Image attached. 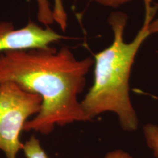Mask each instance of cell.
<instances>
[{
  "instance_id": "1",
  "label": "cell",
  "mask_w": 158,
  "mask_h": 158,
  "mask_svg": "<svg viewBox=\"0 0 158 158\" xmlns=\"http://www.w3.org/2000/svg\"><path fill=\"white\" fill-rule=\"evenodd\" d=\"M94 62L91 57L77 59L66 47L1 53L0 84L14 82L42 98L39 113L26 122L23 130L47 135L56 124L90 121L78 95L84 90L86 76Z\"/></svg>"
},
{
  "instance_id": "2",
  "label": "cell",
  "mask_w": 158,
  "mask_h": 158,
  "mask_svg": "<svg viewBox=\"0 0 158 158\" xmlns=\"http://www.w3.org/2000/svg\"><path fill=\"white\" fill-rule=\"evenodd\" d=\"M143 1V24L132 42L125 43L124 40L127 15L122 12L109 15L108 22L114 32L113 43L94 55V83L81 102L90 120L103 112H114L122 127L128 131L137 129L138 124L130 98V72L138 50L151 35L149 27L158 10L154 0Z\"/></svg>"
},
{
  "instance_id": "3",
  "label": "cell",
  "mask_w": 158,
  "mask_h": 158,
  "mask_svg": "<svg viewBox=\"0 0 158 158\" xmlns=\"http://www.w3.org/2000/svg\"><path fill=\"white\" fill-rule=\"evenodd\" d=\"M42 98L12 81L0 84V149L16 158L23 143L20 135L29 117L40 110Z\"/></svg>"
},
{
  "instance_id": "4",
  "label": "cell",
  "mask_w": 158,
  "mask_h": 158,
  "mask_svg": "<svg viewBox=\"0 0 158 158\" xmlns=\"http://www.w3.org/2000/svg\"><path fill=\"white\" fill-rule=\"evenodd\" d=\"M68 38L50 27H42L32 21L15 29L8 21L0 22V54L8 51L45 48L52 43Z\"/></svg>"
},
{
  "instance_id": "5",
  "label": "cell",
  "mask_w": 158,
  "mask_h": 158,
  "mask_svg": "<svg viewBox=\"0 0 158 158\" xmlns=\"http://www.w3.org/2000/svg\"><path fill=\"white\" fill-rule=\"evenodd\" d=\"M37 4V20L45 27H50L55 22L53 7L49 0H35Z\"/></svg>"
},
{
  "instance_id": "6",
  "label": "cell",
  "mask_w": 158,
  "mask_h": 158,
  "mask_svg": "<svg viewBox=\"0 0 158 158\" xmlns=\"http://www.w3.org/2000/svg\"><path fill=\"white\" fill-rule=\"evenodd\" d=\"M22 150L27 158H48L40 146L39 140L34 135L23 143Z\"/></svg>"
},
{
  "instance_id": "7",
  "label": "cell",
  "mask_w": 158,
  "mask_h": 158,
  "mask_svg": "<svg viewBox=\"0 0 158 158\" xmlns=\"http://www.w3.org/2000/svg\"><path fill=\"white\" fill-rule=\"evenodd\" d=\"M143 132L148 146L153 150L155 157L158 158V126L147 124L143 127Z\"/></svg>"
},
{
  "instance_id": "8",
  "label": "cell",
  "mask_w": 158,
  "mask_h": 158,
  "mask_svg": "<svg viewBox=\"0 0 158 158\" xmlns=\"http://www.w3.org/2000/svg\"><path fill=\"white\" fill-rule=\"evenodd\" d=\"M54 1L53 13H54V21L57 24H59L60 29L64 31L68 25V15L63 6L62 0H54Z\"/></svg>"
},
{
  "instance_id": "9",
  "label": "cell",
  "mask_w": 158,
  "mask_h": 158,
  "mask_svg": "<svg viewBox=\"0 0 158 158\" xmlns=\"http://www.w3.org/2000/svg\"><path fill=\"white\" fill-rule=\"evenodd\" d=\"M92 2L100 4V5L106 6V7H113V8H116L124 4L130 2L132 0H90Z\"/></svg>"
},
{
  "instance_id": "10",
  "label": "cell",
  "mask_w": 158,
  "mask_h": 158,
  "mask_svg": "<svg viewBox=\"0 0 158 158\" xmlns=\"http://www.w3.org/2000/svg\"><path fill=\"white\" fill-rule=\"evenodd\" d=\"M105 158H132V157L125 152L116 150V151L108 152Z\"/></svg>"
},
{
  "instance_id": "11",
  "label": "cell",
  "mask_w": 158,
  "mask_h": 158,
  "mask_svg": "<svg viewBox=\"0 0 158 158\" xmlns=\"http://www.w3.org/2000/svg\"><path fill=\"white\" fill-rule=\"evenodd\" d=\"M150 34H158V19L153 20L149 27Z\"/></svg>"
}]
</instances>
